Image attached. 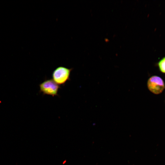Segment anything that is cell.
Instances as JSON below:
<instances>
[{
	"mask_svg": "<svg viewBox=\"0 0 165 165\" xmlns=\"http://www.w3.org/2000/svg\"><path fill=\"white\" fill-rule=\"evenodd\" d=\"M40 92L43 95H47L53 97L58 96V92L60 85L57 84L52 79H46L39 85Z\"/></svg>",
	"mask_w": 165,
	"mask_h": 165,
	"instance_id": "obj_2",
	"label": "cell"
},
{
	"mask_svg": "<svg viewBox=\"0 0 165 165\" xmlns=\"http://www.w3.org/2000/svg\"><path fill=\"white\" fill-rule=\"evenodd\" d=\"M157 65L160 71L162 73L165 74V57L159 61Z\"/></svg>",
	"mask_w": 165,
	"mask_h": 165,
	"instance_id": "obj_4",
	"label": "cell"
},
{
	"mask_svg": "<svg viewBox=\"0 0 165 165\" xmlns=\"http://www.w3.org/2000/svg\"><path fill=\"white\" fill-rule=\"evenodd\" d=\"M73 68H69L63 66L57 68L52 74V79L59 85H64L70 80V75Z\"/></svg>",
	"mask_w": 165,
	"mask_h": 165,
	"instance_id": "obj_1",
	"label": "cell"
},
{
	"mask_svg": "<svg viewBox=\"0 0 165 165\" xmlns=\"http://www.w3.org/2000/svg\"><path fill=\"white\" fill-rule=\"evenodd\" d=\"M147 86L149 90L155 94H159L165 88V84L163 79L157 75L150 77L148 80Z\"/></svg>",
	"mask_w": 165,
	"mask_h": 165,
	"instance_id": "obj_3",
	"label": "cell"
}]
</instances>
